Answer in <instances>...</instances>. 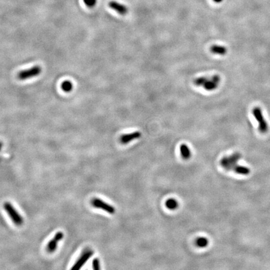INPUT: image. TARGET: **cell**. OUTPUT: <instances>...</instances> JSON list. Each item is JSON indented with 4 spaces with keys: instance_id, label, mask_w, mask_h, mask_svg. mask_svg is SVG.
I'll use <instances>...</instances> for the list:
<instances>
[{
    "instance_id": "obj_21",
    "label": "cell",
    "mask_w": 270,
    "mask_h": 270,
    "mask_svg": "<svg viewBox=\"0 0 270 270\" xmlns=\"http://www.w3.org/2000/svg\"><path fill=\"white\" fill-rule=\"evenodd\" d=\"M2 147V143L0 142V150H1Z\"/></svg>"
},
{
    "instance_id": "obj_3",
    "label": "cell",
    "mask_w": 270,
    "mask_h": 270,
    "mask_svg": "<svg viewBox=\"0 0 270 270\" xmlns=\"http://www.w3.org/2000/svg\"><path fill=\"white\" fill-rule=\"evenodd\" d=\"M253 115L258 123L259 130L261 133H266L268 131V124L265 120L262 110L259 107H255L253 109Z\"/></svg>"
},
{
    "instance_id": "obj_19",
    "label": "cell",
    "mask_w": 270,
    "mask_h": 270,
    "mask_svg": "<svg viewBox=\"0 0 270 270\" xmlns=\"http://www.w3.org/2000/svg\"><path fill=\"white\" fill-rule=\"evenodd\" d=\"M93 268L95 270H98L100 269L99 260L98 258H95L93 261Z\"/></svg>"
},
{
    "instance_id": "obj_8",
    "label": "cell",
    "mask_w": 270,
    "mask_h": 270,
    "mask_svg": "<svg viewBox=\"0 0 270 270\" xmlns=\"http://www.w3.org/2000/svg\"><path fill=\"white\" fill-rule=\"evenodd\" d=\"M93 252L91 250L87 251L84 252L81 255V256L79 257V258L77 260V261L75 263L73 266L71 268L72 270H78L79 269L83 266L84 265L85 263L87 262V261L93 255Z\"/></svg>"
},
{
    "instance_id": "obj_2",
    "label": "cell",
    "mask_w": 270,
    "mask_h": 270,
    "mask_svg": "<svg viewBox=\"0 0 270 270\" xmlns=\"http://www.w3.org/2000/svg\"><path fill=\"white\" fill-rule=\"evenodd\" d=\"M3 208L15 224L17 226L22 225L23 223V217L18 213V212L14 209V208L10 203H5L3 204Z\"/></svg>"
},
{
    "instance_id": "obj_13",
    "label": "cell",
    "mask_w": 270,
    "mask_h": 270,
    "mask_svg": "<svg viewBox=\"0 0 270 270\" xmlns=\"http://www.w3.org/2000/svg\"><path fill=\"white\" fill-rule=\"evenodd\" d=\"M233 171L238 174L243 175H248L250 173V170L248 167H243V166H240L238 164L236 166Z\"/></svg>"
},
{
    "instance_id": "obj_15",
    "label": "cell",
    "mask_w": 270,
    "mask_h": 270,
    "mask_svg": "<svg viewBox=\"0 0 270 270\" xmlns=\"http://www.w3.org/2000/svg\"><path fill=\"white\" fill-rule=\"evenodd\" d=\"M166 206H167L168 209L173 210L177 208L178 206V203L176 199L171 198L168 199L167 202H166Z\"/></svg>"
},
{
    "instance_id": "obj_7",
    "label": "cell",
    "mask_w": 270,
    "mask_h": 270,
    "mask_svg": "<svg viewBox=\"0 0 270 270\" xmlns=\"http://www.w3.org/2000/svg\"><path fill=\"white\" fill-rule=\"evenodd\" d=\"M220 81V76L218 75H215L211 78H208L203 87L207 91H213L218 88Z\"/></svg>"
},
{
    "instance_id": "obj_1",
    "label": "cell",
    "mask_w": 270,
    "mask_h": 270,
    "mask_svg": "<svg viewBox=\"0 0 270 270\" xmlns=\"http://www.w3.org/2000/svg\"><path fill=\"white\" fill-rule=\"evenodd\" d=\"M241 158V155L238 153H235L230 156L223 157L220 162L221 165L227 171L233 170L236 166L238 165V161Z\"/></svg>"
},
{
    "instance_id": "obj_14",
    "label": "cell",
    "mask_w": 270,
    "mask_h": 270,
    "mask_svg": "<svg viewBox=\"0 0 270 270\" xmlns=\"http://www.w3.org/2000/svg\"><path fill=\"white\" fill-rule=\"evenodd\" d=\"M73 88L72 83L70 81H65L61 84V89L65 92L69 93L72 91Z\"/></svg>"
},
{
    "instance_id": "obj_18",
    "label": "cell",
    "mask_w": 270,
    "mask_h": 270,
    "mask_svg": "<svg viewBox=\"0 0 270 270\" xmlns=\"http://www.w3.org/2000/svg\"><path fill=\"white\" fill-rule=\"evenodd\" d=\"M85 5L88 8H93L96 4V0H83Z\"/></svg>"
},
{
    "instance_id": "obj_6",
    "label": "cell",
    "mask_w": 270,
    "mask_h": 270,
    "mask_svg": "<svg viewBox=\"0 0 270 270\" xmlns=\"http://www.w3.org/2000/svg\"><path fill=\"white\" fill-rule=\"evenodd\" d=\"M64 237V234L63 232H59L56 233L54 236L48 242L47 246H46V250L48 253H53L56 251L58 243L59 241H60Z\"/></svg>"
},
{
    "instance_id": "obj_12",
    "label": "cell",
    "mask_w": 270,
    "mask_h": 270,
    "mask_svg": "<svg viewBox=\"0 0 270 270\" xmlns=\"http://www.w3.org/2000/svg\"><path fill=\"white\" fill-rule=\"evenodd\" d=\"M180 151H181V154L182 157L185 159H189L191 156V153L190 148L185 144H182L181 145Z\"/></svg>"
},
{
    "instance_id": "obj_10",
    "label": "cell",
    "mask_w": 270,
    "mask_h": 270,
    "mask_svg": "<svg viewBox=\"0 0 270 270\" xmlns=\"http://www.w3.org/2000/svg\"><path fill=\"white\" fill-rule=\"evenodd\" d=\"M141 136V133L139 131H135L131 133L123 135L120 138V141L123 144H127L134 139L139 138Z\"/></svg>"
},
{
    "instance_id": "obj_16",
    "label": "cell",
    "mask_w": 270,
    "mask_h": 270,
    "mask_svg": "<svg viewBox=\"0 0 270 270\" xmlns=\"http://www.w3.org/2000/svg\"><path fill=\"white\" fill-rule=\"evenodd\" d=\"M208 78L204 77V76L199 77V78L195 79L193 81V83H194L195 85H196V87H203L206 81H207Z\"/></svg>"
},
{
    "instance_id": "obj_5",
    "label": "cell",
    "mask_w": 270,
    "mask_h": 270,
    "mask_svg": "<svg viewBox=\"0 0 270 270\" xmlns=\"http://www.w3.org/2000/svg\"><path fill=\"white\" fill-rule=\"evenodd\" d=\"M91 203L92 205L96 208L101 209L110 214H114L115 213V209L113 206L104 202L99 198H93Z\"/></svg>"
},
{
    "instance_id": "obj_11",
    "label": "cell",
    "mask_w": 270,
    "mask_h": 270,
    "mask_svg": "<svg viewBox=\"0 0 270 270\" xmlns=\"http://www.w3.org/2000/svg\"><path fill=\"white\" fill-rule=\"evenodd\" d=\"M210 50H211L212 53H213V54H219V55H221V56H223L227 53V48L224 46H219V45H213L211 47Z\"/></svg>"
},
{
    "instance_id": "obj_20",
    "label": "cell",
    "mask_w": 270,
    "mask_h": 270,
    "mask_svg": "<svg viewBox=\"0 0 270 270\" xmlns=\"http://www.w3.org/2000/svg\"><path fill=\"white\" fill-rule=\"evenodd\" d=\"M213 1L217 3H221L223 0H213Z\"/></svg>"
},
{
    "instance_id": "obj_17",
    "label": "cell",
    "mask_w": 270,
    "mask_h": 270,
    "mask_svg": "<svg viewBox=\"0 0 270 270\" xmlns=\"http://www.w3.org/2000/svg\"><path fill=\"white\" fill-rule=\"evenodd\" d=\"M208 240L206 238H204V237H201L197 239L196 243L197 244L198 246L200 247V248H204L208 246Z\"/></svg>"
},
{
    "instance_id": "obj_9",
    "label": "cell",
    "mask_w": 270,
    "mask_h": 270,
    "mask_svg": "<svg viewBox=\"0 0 270 270\" xmlns=\"http://www.w3.org/2000/svg\"><path fill=\"white\" fill-rule=\"evenodd\" d=\"M109 6L121 15H125L128 13V10L126 6L120 4L116 2L111 1L108 3Z\"/></svg>"
},
{
    "instance_id": "obj_4",
    "label": "cell",
    "mask_w": 270,
    "mask_h": 270,
    "mask_svg": "<svg viewBox=\"0 0 270 270\" xmlns=\"http://www.w3.org/2000/svg\"><path fill=\"white\" fill-rule=\"evenodd\" d=\"M41 73V68L39 66H35L31 68L20 71L18 74V78L20 80H25L29 78L38 76Z\"/></svg>"
}]
</instances>
